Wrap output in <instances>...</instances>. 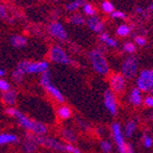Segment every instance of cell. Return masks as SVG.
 Masks as SVG:
<instances>
[{
	"label": "cell",
	"mask_w": 153,
	"mask_h": 153,
	"mask_svg": "<svg viewBox=\"0 0 153 153\" xmlns=\"http://www.w3.org/2000/svg\"><path fill=\"white\" fill-rule=\"evenodd\" d=\"M7 115L11 116V117L15 118L17 120V123L21 125L24 130L28 131L31 134L36 136H45L48 132V128L44 123L40 122V121H34L32 119L26 116L25 114H23L22 111H19L18 109H16L14 106L11 107H7L5 109Z\"/></svg>",
	"instance_id": "cell-1"
},
{
	"label": "cell",
	"mask_w": 153,
	"mask_h": 153,
	"mask_svg": "<svg viewBox=\"0 0 153 153\" xmlns=\"http://www.w3.org/2000/svg\"><path fill=\"white\" fill-rule=\"evenodd\" d=\"M89 60L95 73H97L101 76H106L109 74V64H108L106 56L100 48H94L90 51Z\"/></svg>",
	"instance_id": "cell-2"
},
{
	"label": "cell",
	"mask_w": 153,
	"mask_h": 153,
	"mask_svg": "<svg viewBox=\"0 0 153 153\" xmlns=\"http://www.w3.org/2000/svg\"><path fill=\"white\" fill-rule=\"evenodd\" d=\"M40 84H41L42 87L47 91V93H48L53 99H55L57 102L60 103V104H63L64 101H65L64 95H63V93H62V92L60 91L54 84H53V82H51V75L49 70L41 74V77H40Z\"/></svg>",
	"instance_id": "cell-3"
},
{
	"label": "cell",
	"mask_w": 153,
	"mask_h": 153,
	"mask_svg": "<svg viewBox=\"0 0 153 153\" xmlns=\"http://www.w3.org/2000/svg\"><path fill=\"white\" fill-rule=\"evenodd\" d=\"M19 70L26 74H38L41 75L44 72L49 70V62L46 60L42 61H29V60H22L18 62L17 66Z\"/></svg>",
	"instance_id": "cell-4"
},
{
	"label": "cell",
	"mask_w": 153,
	"mask_h": 153,
	"mask_svg": "<svg viewBox=\"0 0 153 153\" xmlns=\"http://www.w3.org/2000/svg\"><path fill=\"white\" fill-rule=\"evenodd\" d=\"M138 69H139V59H138V57L136 55H128L121 64L120 74L126 80L132 79L138 74Z\"/></svg>",
	"instance_id": "cell-5"
},
{
	"label": "cell",
	"mask_w": 153,
	"mask_h": 153,
	"mask_svg": "<svg viewBox=\"0 0 153 153\" xmlns=\"http://www.w3.org/2000/svg\"><path fill=\"white\" fill-rule=\"evenodd\" d=\"M136 88L143 93H152L153 91V70L145 69L136 75Z\"/></svg>",
	"instance_id": "cell-6"
},
{
	"label": "cell",
	"mask_w": 153,
	"mask_h": 153,
	"mask_svg": "<svg viewBox=\"0 0 153 153\" xmlns=\"http://www.w3.org/2000/svg\"><path fill=\"white\" fill-rule=\"evenodd\" d=\"M48 57L51 62L57 64H63V65H70L72 64L71 57L68 55L65 51L59 45H53L49 48Z\"/></svg>",
	"instance_id": "cell-7"
},
{
	"label": "cell",
	"mask_w": 153,
	"mask_h": 153,
	"mask_svg": "<svg viewBox=\"0 0 153 153\" xmlns=\"http://www.w3.org/2000/svg\"><path fill=\"white\" fill-rule=\"evenodd\" d=\"M33 139L38 146H42L45 148L55 151H64V145L56 138L47 137V136H36L33 135Z\"/></svg>",
	"instance_id": "cell-8"
},
{
	"label": "cell",
	"mask_w": 153,
	"mask_h": 153,
	"mask_svg": "<svg viewBox=\"0 0 153 153\" xmlns=\"http://www.w3.org/2000/svg\"><path fill=\"white\" fill-rule=\"evenodd\" d=\"M103 102L104 106L111 116H116L118 114V100L117 95L108 88L104 91L103 95Z\"/></svg>",
	"instance_id": "cell-9"
},
{
	"label": "cell",
	"mask_w": 153,
	"mask_h": 153,
	"mask_svg": "<svg viewBox=\"0 0 153 153\" xmlns=\"http://www.w3.org/2000/svg\"><path fill=\"white\" fill-rule=\"evenodd\" d=\"M111 134L114 137L116 145L118 147V150L120 153H125V149H126V143H125L124 135H123L122 128L118 122H115L111 124Z\"/></svg>",
	"instance_id": "cell-10"
},
{
	"label": "cell",
	"mask_w": 153,
	"mask_h": 153,
	"mask_svg": "<svg viewBox=\"0 0 153 153\" xmlns=\"http://www.w3.org/2000/svg\"><path fill=\"white\" fill-rule=\"evenodd\" d=\"M109 89L111 90L115 94H121L126 89V79L120 74H114L109 78Z\"/></svg>",
	"instance_id": "cell-11"
},
{
	"label": "cell",
	"mask_w": 153,
	"mask_h": 153,
	"mask_svg": "<svg viewBox=\"0 0 153 153\" xmlns=\"http://www.w3.org/2000/svg\"><path fill=\"white\" fill-rule=\"evenodd\" d=\"M48 33L59 41H65L68 39V31L60 22H51L48 25Z\"/></svg>",
	"instance_id": "cell-12"
},
{
	"label": "cell",
	"mask_w": 153,
	"mask_h": 153,
	"mask_svg": "<svg viewBox=\"0 0 153 153\" xmlns=\"http://www.w3.org/2000/svg\"><path fill=\"white\" fill-rule=\"evenodd\" d=\"M86 25L88 26V28L94 33H102L104 32V22L101 17L97 15L91 16L86 19Z\"/></svg>",
	"instance_id": "cell-13"
},
{
	"label": "cell",
	"mask_w": 153,
	"mask_h": 153,
	"mask_svg": "<svg viewBox=\"0 0 153 153\" xmlns=\"http://www.w3.org/2000/svg\"><path fill=\"white\" fill-rule=\"evenodd\" d=\"M143 92L140 90L138 89V88H133L131 90V92L128 93V102L130 104H132L133 106H140L143 104Z\"/></svg>",
	"instance_id": "cell-14"
},
{
	"label": "cell",
	"mask_w": 153,
	"mask_h": 153,
	"mask_svg": "<svg viewBox=\"0 0 153 153\" xmlns=\"http://www.w3.org/2000/svg\"><path fill=\"white\" fill-rule=\"evenodd\" d=\"M1 100L8 107L14 106L16 104V101H17V91L14 89H11L7 92H3L2 95H1Z\"/></svg>",
	"instance_id": "cell-15"
},
{
	"label": "cell",
	"mask_w": 153,
	"mask_h": 153,
	"mask_svg": "<svg viewBox=\"0 0 153 153\" xmlns=\"http://www.w3.org/2000/svg\"><path fill=\"white\" fill-rule=\"evenodd\" d=\"M38 145L33 139V134H27L26 135V139L23 143V149L25 151V153H33L36 152Z\"/></svg>",
	"instance_id": "cell-16"
},
{
	"label": "cell",
	"mask_w": 153,
	"mask_h": 153,
	"mask_svg": "<svg viewBox=\"0 0 153 153\" xmlns=\"http://www.w3.org/2000/svg\"><path fill=\"white\" fill-rule=\"evenodd\" d=\"M100 41L102 42L104 45H106L109 48H117L119 46V42L116 39L111 38L107 32L100 33Z\"/></svg>",
	"instance_id": "cell-17"
},
{
	"label": "cell",
	"mask_w": 153,
	"mask_h": 153,
	"mask_svg": "<svg viewBox=\"0 0 153 153\" xmlns=\"http://www.w3.org/2000/svg\"><path fill=\"white\" fill-rule=\"evenodd\" d=\"M10 43L15 48H23L27 45V39L22 34H13L10 38Z\"/></svg>",
	"instance_id": "cell-18"
},
{
	"label": "cell",
	"mask_w": 153,
	"mask_h": 153,
	"mask_svg": "<svg viewBox=\"0 0 153 153\" xmlns=\"http://www.w3.org/2000/svg\"><path fill=\"white\" fill-rule=\"evenodd\" d=\"M57 115L61 120H68L72 117V109L69 106L61 104L57 108Z\"/></svg>",
	"instance_id": "cell-19"
},
{
	"label": "cell",
	"mask_w": 153,
	"mask_h": 153,
	"mask_svg": "<svg viewBox=\"0 0 153 153\" xmlns=\"http://www.w3.org/2000/svg\"><path fill=\"white\" fill-rule=\"evenodd\" d=\"M17 140L18 137L15 134H11V133H2V134H0V146L17 143Z\"/></svg>",
	"instance_id": "cell-20"
},
{
	"label": "cell",
	"mask_w": 153,
	"mask_h": 153,
	"mask_svg": "<svg viewBox=\"0 0 153 153\" xmlns=\"http://www.w3.org/2000/svg\"><path fill=\"white\" fill-rule=\"evenodd\" d=\"M69 23L74 26H84L86 24V18L80 13H73L69 17Z\"/></svg>",
	"instance_id": "cell-21"
},
{
	"label": "cell",
	"mask_w": 153,
	"mask_h": 153,
	"mask_svg": "<svg viewBox=\"0 0 153 153\" xmlns=\"http://www.w3.org/2000/svg\"><path fill=\"white\" fill-rule=\"evenodd\" d=\"M132 32V28L128 24H121L117 27L116 29V34H117L119 38H125V36H128Z\"/></svg>",
	"instance_id": "cell-22"
},
{
	"label": "cell",
	"mask_w": 153,
	"mask_h": 153,
	"mask_svg": "<svg viewBox=\"0 0 153 153\" xmlns=\"http://www.w3.org/2000/svg\"><path fill=\"white\" fill-rule=\"evenodd\" d=\"M85 2H86L85 0H73V1H71V2H69L66 4L65 9L68 12L75 13L76 11H78L79 9L82 8Z\"/></svg>",
	"instance_id": "cell-23"
},
{
	"label": "cell",
	"mask_w": 153,
	"mask_h": 153,
	"mask_svg": "<svg viewBox=\"0 0 153 153\" xmlns=\"http://www.w3.org/2000/svg\"><path fill=\"white\" fill-rule=\"evenodd\" d=\"M62 136H63L64 140L68 141V143H74L77 139L76 134L74 133V131L71 128H63L62 130Z\"/></svg>",
	"instance_id": "cell-24"
},
{
	"label": "cell",
	"mask_w": 153,
	"mask_h": 153,
	"mask_svg": "<svg viewBox=\"0 0 153 153\" xmlns=\"http://www.w3.org/2000/svg\"><path fill=\"white\" fill-rule=\"evenodd\" d=\"M82 12L86 16L88 17H91V16H95L97 15V10L95 9V7L92 3L90 2H85L84 5L82 7Z\"/></svg>",
	"instance_id": "cell-25"
},
{
	"label": "cell",
	"mask_w": 153,
	"mask_h": 153,
	"mask_svg": "<svg viewBox=\"0 0 153 153\" xmlns=\"http://www.w3.org/2000/svg\"><path fill=\"white\" fill-rule=\"evenodd\" d=\"M136 130V122L135 121H128L126 124H125L124 126V130L122 131L123 132V135H124V137H132L133 134H134V132H135Z\"/></svg>",
	"instance_id": "cell-26"
},
{
	"label": "cell",
	"mask_w": 153,
	"mask_h": 153,
	"mask_svg": "<svg viewBox=\"0 0 153 153\" xmlns=\"http://www.w3.org/2000/svg\"><path fill=\"white\" fill-rule=\"evenodd\" d=\"M24 77H25V73L22 70L18 69V68H16L12 72V79L16 84H22V82L24 80Z\"/></svg>",
	"instance_id": "cell-27"
},
{
	"label": "cell",
	"mask_w": 153,
	"mask_h": 153,
	"mask_svg": "<svg viewBox=\"0 0 153 153\" xmlns=\"http://www.w3.org/2000/svg\"><path fill=\"white\" fill-rule=\"evenodd\" d=\"M101 9L104 13L106 14H111L114 11H115V5L110 2L109 0H104L102 3H101Z\"/></svg>",
	"instance_id": "cell-28"
},
{
	"label": "cell",
	"mask_w": 153,
	"mask_h": 153,
	"mask_svg": "<svg viewBox=\"0 0 153 153\" xmlns=\"http://www.w3.org/2000/svg\"><path fill=\"white\" fill-rule=\"evenodd\" d=\"M122 48L124 51V53L128 55H135V51H136V45L134 44V42H124L122 45Z\"/></svg>",
	"instance_id": "cell-29"
},
{
	"label": "cell",
	"mask_w": 153,
	"mask_h": 153,
	"mask_svg": "<svg viewBox=\"0 0 153 153\" xmlns=\"http://www.w3.org/2000/svg\"><path fill=\"white\" fill-rule=\"evenodd\" d=\"M148 41H147V39L143 36H134V44L136 46H139V47H143V46L147 45Z\"/></svg>",
	"instance_id": "cell-30"
},
{
	"label": "cell",
	"mask_w": 153,
	"mask_h": 153,
	"mask_svg": "<svg viewBox=\"0 0 153 153\" xmlns=\"http://www.w3.org/2000/svg\"><path fill=\"white\" fill-rule=\"evenodd\" d=\"M11 89H12V86L10 82L4 78H0V91L3 93V92H7Z\"/></svg>",
	"instance_id": "cell-31"
},
{
	"label": "cell",
	"mask_w": 153,
	"mask_h": 153,
	"mask_svg": "<svg viewBox=\"0 0 153 153\" xmlns=\"http://www.w3.org/2000/svg\"><path fill=\"white\" fill-rule=\"evenodd\" d=\"M110 17L112 19H126V14L124 12H122V11L115 10L110 14Z\"/></svg>",
	"instance_id": "cell-32"
},
{
	"label": "cell",
	"mask_w": 153,
	"mask_h": 153,
	"mask_svg": "<svg viewBox=\"0 0 153 153\" xmlns=\"http://www.w3.org/2000/svg\"><path fill=\"white\" fill-rule=\"evenodd\" d=\"M101 149L104 153H110L112 151V145L107 140H103L101 143Z\"/></svg>",
	"instance_id": "cell-33"
},
{
	"label": "cell",
	"mask_w": 153,
	"mask_h": 153,
	"mask_svg": "<svg viewBox=\"0 0 153 153\" xmlns=\"http://www.w3.org/2000/svg\"><path fill=\"white\" fill-rule=\"evenodd\" d=\"M9 11L4 4H0V18L1 19H8Z\"/></svg>",
	"instance_id": "cell-34"
},
{
	"label": "cell",
	"mask_w": 153,
	"mask_h": 153,
	"mask_svg": "<svg viewBox=\"0 0 153 153\" xmlns=\"http://www.w3.org/2000/svg\"><path fill=\"white\" fill-rule=\"evenodd\" d=\"M143 103L145 104V106L151 108L153 106V95L152 94L146 95V97L143 99Z\"/></svg>",
	"instance_id": "cell-35"
},
{
	"label": "cell",
	"mask_w": 153,
	"mask_h": 153,
	"mask_svg": "<svg viewBox=\"0 0 153 153\" xmlns=\"http://www.w3.org/2000/svg\"><path fill=\"white\" fill-rule=\"evenodd\" d=\"M64 151L69 153H82L79 151V149H77L76 147H74L71 143H68V145H64Z\"/></svg>",
	"instance_id": "cell-36"
},
{
	"label": "cell",
	"mask_w": 153,
	"mask_h": 153,
	"mask_svg": "<svg viewBox=\"0 0 153 153\" xmlns=\"http://www.w3.org/2000/svg\"><path fill=\"white\" fill-rule=\"evenodd\" d=\"M143 143L146 148H150L151 146H152V137L149 134H145L143 137Z\"/></svg>",
	"instance_id": "cell-37"
},
{
	"label": "cell",
	"mask_w": 153,
	"mask_h": 153,
	"mask_svg": "<svg viewBox=\"0 0 153 153\" xmlns=\"http://www.w3.org/2000/svg\"><path fill=\"white\" fill-rule=\"evenodd\" d=\"M135 12L137 13L138 15H140V16H146V15H147V13H148V9L146 10V9L141 8V7H136Z\"/></svg>",
	"instance_id": "cell-38"
},
{
	"label": "cell",
	"mask_w": 153,
	"mask_h": 153,
	"mask_svg": "<svg viewBox=\"0 0 153 153\" xmlns=\"http://www.w3.org/2000/svg\"><path fill=\"white\" fill-rule=\"evenodd\" d=\"M125 153H134V149H133V146L132 145H130V143H126Z\"/></svg>",
	"instance_id": "cell-39"
},
{
	"label": "cell",
	"mask_w": 153,
	"mask_h": 153,
	"mask_svg": "<svg viewBox=\"0 0 153 153\" xmlns=\"http://www.w3.org/2000/svg\"><path fill=\"white\" fill-rule=\"evenodd\" d=\"M5 75H7V71L3 69H0V78H3Z\"/></svg>",
	"instance_id": "cell-40"
},
{
	"label": "cell",
	"mask_w": 153,
	"mask_h": 153,
	"mask_svg": "<svg viewBox=\"0 0 153 153\" xmlns=\"http://www.w3.org/2000/svg\"><path fill=\"white\" fill-rule=\"evenodd\" d=\"M94 1H97V0H94Z\"/></svg>",
	"instance_id": "cell-41"
}]
</instances>
